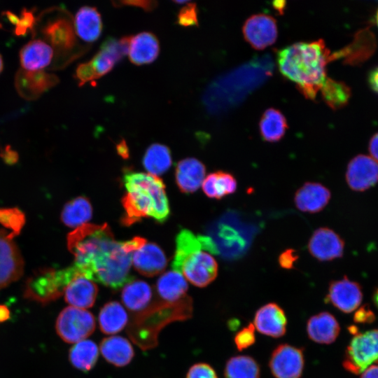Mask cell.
I'll return each instance as SVG.
<instances>
[{
    "label": "cell",
    "mask_w": 378,
    "mask_h": 378,
    "mask_svg": "<svg viewBox=\"0 0 378 378\" xmlns=\"http://www.w3.org/2000/svg\"><path fill=\"white\" fill-rule=\"evenodd\" d=\"M99 356L97 344L92 340H83L76 343L70 349L69 358L76 368L82 371L90 370L96 364Z\"/></svg>",
    "instance_id": "obj_36"
},
{
    "label": "cell",
    "mask_w": 378,
    "mask_h": 378,
    "mask_svg": "<svg viewBox=\"0 0 378 378\" xmlns=\"http://www.w3.org/2000/svg\"><path fill=\"white\" fill-rule=\"evenodd\" d=\"M346 181L354 191H365L378 183V162L371 156L358 155L347 165Z\"/></svg>",
    "instance_id": "obj_15"
},
{
    "label": "cell",
    "mask_w": 378,
    "mask_h": 378,
    "mask_svg": "<svg viewBox=\"0 0 378 378\" xmlns=\"http://www.w3.org/2000/svg\"><path fill=\"white\" fill-rule=\"evenodd\" d=\"M369 83L371 88L378 93V67L374 68L370 73Z\"/></svg>",
    "instance_id": "obj_49"
},
{
    "label": "cell",
    "mask_w": 378,
    "mask_h": 378,
    "mask_svg": "<svg viewBox=\"0 0 378 378\" xmlns=\"http://www.w3.org/2000/svg\"><path fill=\"white\" fill-rule=\"evenodd\" d=\"M9 316V312L5 306L0 305V322L6 320Z\"/></svg>",
    "instance_id": "obj_52"
},
{
    "label": "cell",
    "mask_w": 378,
    "mask_h": 378,
    "mask_svg": "<svg viewBox=\"0 0 378 378\" xmlns=\"http://www.w3.org/2000/svg\"><path fill=\"white\" fill-rule=\"evenodd\" d=\"M97 293L94 281L79 274L68 284L63 294L71 306L85 309L93 306Z\"/></svg>",
    "instance_id": "obj_23"
},
{
    "label": "cell",
    "mask_w": 378,
    "mask_h": 378,
    "mask_svg": "<svg viewBox=\"0 0 378 378\" xmlns=\"http://www.w3.org/2000/svg\"><path fill=\"white\" fill-rule=\"evenodd\" d=\"M10 233L0 230V288L18 280L23 274L24 260Z\"/></svg>",
    "instance_id": "obj_10"
},
{
    "label": "cell",
    "mask_w": 378,
    "mask_h": 378,
    "mask_svg": "<svg viewBox=\"0 0 378 378\" xmlns=\"http://www.w3.org/2000/svg\"><path fill=\"white\" fill-rule=\"evenodd\" d=\"M330 190L317 182H305L294 195V204L300 211L316 214L321 211L329 203Z\"/></svg>",
    "instance_id": "obj_18"
},
{
    "label": "cell",
    "mask_w": 378,
    "mask_h": 378,
    "mask_svg": "<svg viewBox=\"0 0 378 378\" xmlns=\"http://www.w3.org/2000/svg\"><path fill=\"white\" fill-rule=\"evenodd\" d=\"M128 316L125 308L116 301L105 304L99 314V324L102 332L115 334L127 325Z\"/></svg>",
    "instance_id": "obj_31"
},
{
    "label": "cell",
    "mask_w": 378,
    "mask_h": 378,
    "mask_svg": "<svg viewBox=\"0 0 378 378\" xmlns=\"http://www.w3.org/2000/svg\"><path fill=\"white\" fill-rule=\"evenodd\" d=\"M260 368L251 356L237 355L230 358L224 368L225 378H260Z\"/></svg>",
    "instance_id": "obj_35"
},
{
    "label": "cell",
    "mask_w": 378,
    "mask_h": 378,
    "mask_svg": "<svg viewBox=\"0 0 378 378\" xmlns=\"http://www.w3.org/2000/svg\"><path fill=\"white\" fill-rule=\"evenodd\" d=\"M132 36L121 38H106L101 45L99 50L89 61L98 78L109 73L115 65L129 52Z\"/></svg>",
    "instance_id": "obj_16"
},
{
    "label": "cell",
    "mask_w": 378,
    "mask_h": 378,
    "mask_svg": "<svg viewBox=\"0 0 378 378\" xmlns=\"http://www.w3.org/2000/svg\"><path fill=\"white\" fill-rule=\"evenodd\" d=\"M369 151L371 157L378 162V132L370 141Z\"/></svg>",
    "instance_id": "obj_48"
},
{
    "label": "cell",
    "mask_w": 378,
    "mask_h": 378,
    "mask_svg": "<svg viewBox=\"0 0 378 378\" xmlns=\"http://www.w3.org/2000/svg\"><path fill=\"white\" fill-rule=\"evenodd\" d=\"M186 378H218V376L210 365L199 363L190 368Z\"/></svg>",
    "instance_id": "obj_42"
},
{
    "label": "cell",
    "mask_w": 378,
    "mask_h": 378,
    "mask_svg": "<svg viewBox=\"0 0 378 378\" xmlns=\"http://www.w3.org/2000/svg\"><path fill=\"white\" fill-rule=\"evenodd\" d=\"M192 298L186 295L178 301L158 300L136 313L130 321L127 333L134 342L146 350L157 345L160 330L175 321H184L192 314Z\"/></svg>",
    "instance_id": "obj_4"
},
{
    "label": "cell",
    "mask_w": 378,
    "mask_h": 378,
    "mask_svg": "<svg viewBox=\"0 0 378 378\" xmlns=\"http://www.w3.org/2000/svg\"><path fill=\"white\" fill-rule=\"evenodd\" d=\"M363 293L360 286L348 277L332 281L328 286L326 302L340 311L349 314L356 310L361 304Z\"/></svg>",
    "instance_id": "obj_12"
},
{
    "label": "cell",
    "mask_w": 378,
    "mask_h": 378,
    "mask_svg": "<svg viewBox=\"0 0 378 378\" xmlns=\"http://www.w3.org/2000/svg\"><path fill=\"white\" fill-rule=\"evenodd\" d=\"M360 378H378V365L368 367L361 373Z\"/></svg>",
    "instance_id": "obj_50"
},
{
    "label": "cell",
    "mask_w": 378,
    "mask_h": 378,
    "mask_svg": "<svg viewBox=\"0 0 378 378\" xmlns=\"http://www.w3.org/2000/svg\"><path fill=\"white\" fill-rule=\"evenodd\" d=\"M269 368L274 378H300L304 368L303 349L288 344L278 345L272 352Z\"/></svg>",
    "instance_id": "obj_9"
},
{
    "label": "cell",
    "mask_w": 378,
    "mask_h": 378,
    "mask_svg": "<svg viewBox=\"0 0 378 378\" xmlns=\"http://www.w3.org/2000/svg\"><path fill=\"white\" fill-rule=\"evenodd\" d=\"M202 188L208 197L220 200L236 192L237 182L232 174L217 171L205 176Z\"/></svg>",
    "instance_id": "obj_29"
},
{
    "label": "cell",
    "mask_w": 378,
    "mask_h": 378,
    "mask_svg": "<svg viewBox=\"0 0 378 378\" xmlns=\"http://www.w3.org/2000/svg\"><path fill=\"white\" fill-rule=\"evenodd\" d=\"M153 297L150 285L142 280H130L122 288L121 299L125 306L130 311L139 312L146 309Z\"/></svg>",
    "instance_id": "obj_28"
},
{
    "label": "cell",
    "mask_w": 378,
    "mask_h": 378,
    "mask_svg": "<svg viewBox=\"0 0 378 378\" xmlns=\"http://www.w3.org/2000/svg\"><path fill=\"white\" fill-rule=\"evenodd\" d=\"M0 223L10 232L13 237L18 235L25 224V216L18 208H1Z\"/></svg>",
    "instance_id": "obj_39"
},
{
    "label": "cell",
    "mask_w": 378,
    "mask_h": 378,
    "mask_svg": "<svg viewBox=\"0 0 378 378\" xmlns=\"http://www.w3.org/2000/svg\"><path fill=\"white\" fill-rule=\"evenodd\" d=\"M76 34L86 42L97 41L102 31L101 15L95 7L85 6L76 13L74 18Z\"/></svg>",
    "instance_id": "obj_26"
},
{
    "label": "cell",
    "mask_w": 378,
    "mask_h": 378,
    "mask_svg": "<svg viewBox=\"0 0 378 378\" xmlns=\"http://www.w3.org/2000/svg\"><path fill=\"white\" fill-rule=\"evenodd\" d=\"M255 330L253 323H250L235 334L234 342L238 351H242L255 343Z\"/></svg>",
    "instance_id": "obj_40"
},
{
    "label": "cell",
    "mask_w": 378,
    "mask_h": 378,
    "mask_svg": "<svg viewBox=\"0 0 378 378\" xmlns=\"http://www.w3.org/2000/svg\"><path fill=\"white\" fill-rule=\"evenodd\" d=\"M41 32L56 50L66 52L76 46L75 29L73 23L65 17L50 20L43 27Z\"/></svg>",
    "instance_id": "obj_20"
},
{
    "label": "cell",
    "mask_w": 378,
    "mask_h": 378,
    "mask_svg": "<svg viewBox=\"0 0 378 378\" xmlns=\"http://www.w3.org/2000/svg\"><path fill=\"white\" fill-rule=\"evenodd\" d=\"M182 27H190L198 24L197 6L194 3H188L179 10L177 22Z\"/></svg>",
    "instance_id": "obj_41"
},
{
    "label": "cell",
    "mask_w": 378,
    "mask_h": 378,
    "mask_svg": "<svg viewBox=\"0 0 378 378\" xmlns=\"http://www.w3.org/2000/svg\"><path fill=\"white\" fill-rule=\"evenodd\" d=\"M100 351L106 361L117 367L129 364L134 354L130 342L120 336L104 338L100 344Z\"/></svg>",
    "instance_id": "obj_27"
},
{
    "label": "cell",
    "mask_w": 378,
    "mask_h": 378,
    "mask_svg": "<svg viewBox=\"0 0 378 378\" xmlns=\"http://www.w3.org/2000/svg\"><path fill=\"white\" fill-rule=\"evenodd\" d=\"M115 6H130L139 7L146 11H151L157 7L158 3L155 1H122L116 4Z\"/></svg>",
    "instance_id": "obj_45"
},
{
    "label": "cell",
    "mask_w": 378,
    "mask_h": 378,
    "mask_svg": "<svg viewBox=\"0 0 378 378\" xmlns=\"http://www.w3.org/2000/svg\"><path fill=\"white\" fill-rule=\"evenodd\" d=\"M78 274L74 266L59 270L40 269L27 279L24 296L44 303L54 300L63 294L66 286Z\"/></svg>",
    "instance_id": "obj_6"
},
{
    "label": "cell",
    "mask_w": 378,
    "mask_h": 378,
    "mask_svg": "<svg viewBox=\"0 0 378 378\" xmlns=\"http://www.w3.org/2000/svg\"><path fill=\"white\" fill-rule=\"evenodd\" d=\"M95 325V319L91 312L69 306L58 315L55 328L63 341L76 344L88 337L94 332Z\"/></svg>",
    "instance_id": "obj_8"
},
{
    "label": "cell",
    "mask_w": 378,
    "mask_h": 378,
    "mask_svg": "<svg viewBox=\"0 0 378 378\" xmlns=\"http://www.w3.org/2000/svg\"><path fill=\"white\" fill-rule=\"evenodd\" d=\"M118 152V153L124 157L126 158L128 156V148L127 146V144H125V141H122L117 146Z\"/></svg>",
    "instance_id": "obj_51"
},
{
    "label": "cell",
    "mask_w": 378,
    "mask_h": 378,
    "mask_svg": "<svg viewBox=\"0 0 378 378\" xmlns=\"http://www.w3.org/2000/svg\"><path fill=\"white\" fill-rule=\"evenodd\" d=\"M205 176V165L197 158H184L176 165V183L182 192L192 193L197 191Z\"/></svg>",
    "instance_id": "obj_22"
},
{
    "label": "cell",
    "mask_w": 378,
    "mask_h": 378,
    "mask_svg": "<svg viewBox=\"0 0 378 378\" xmlns=\"http://www.w3.org/2000/svg\"><path fill=\"white\" fill-rule=\"evenodd\" d=\"M206 246L203 237H197L190 231L181 230L176 237V251L172 267L192 285L203 288L218 276V265L209 253L202 251Z\"/></svg>",
    "instance_id": "obj_5"
},
{
    "label": "cell",
    "mask_w": 378,
    "mask_h": 378,
    "mask_svg": "<svg viewBox=\"0 0 378 378\" xmlns=\"http://www.w3.org/2000/svg\"><path fill=\"white\" fill-rule=\"evenodd\" d=\"M376 363H378V329L354 333L342 362L344 369L359 374Z\"/></svg>",
    "instance_id": "obj_7"
},
{
    "label": "cell",
    "mask_w": 378,
    "mask_h": 378,
    "mask_svg": "<svg viewBox=\"0 0 378 378\" xmlns=\"http://www.w3.org/2000/svg\"><path fill=\"white\" fill-rule=\"evenodd\" d=\"M373 313L366 308H360L356 312L354 316L355 321L358 323H367L371 322L374 320Z\"/></svg>",
    "instance_id": "obj_46"
},
{
    "label": "cell",
    "mask_w": 378,
    "mask_h": 378,
    "mask_svg": "<svg viewBox=\"0 0 378 378\" xmlns=\"http://www.w3.org/2000/svg\"><path fill=\"white\" fill-rule=\"evenodd\" d=\"M374 303L376 304V305L378 307V288L376 290V291L374 293Z\"/></svg>",
    "instance_id": "obj_53"
},
{
    "label": "cell",
    "mask_w": 378,
    "mask_h": 378,
    "mask_svg": "<svg viewBox=\"0 0 378 378\" xmlns=\"http://www.w3.org/2000/svg\"><path fill=\"white\" fill-rule=\"evenodd\" d=\"M187 280L179 272L172 270L162 274L156 284L158 295L162 300L169 302L184 298L188 290Z\"/></svg>",
    "instance_id": "obj_30"
},
{
    "label": "cell",
    "mask_w": 378,
    "mask_h": 378,
    "mask_svg": "<svg viewBox=\"0 0 378 378\" xmlns=\"http://www.w3.org/2000/svg\"><path fill=\"white\" fill-rule=\"evenodd\" d=\"M132 264L141 274L150 277L161 273L167 267L164 251L154 243H146L132 253Z\"/></svg>",
    "instance_id": "obj_19"
},
{
    "label": "cell",
    "mask_w": 378,
    "mask_h": 378,
    "mask_svg": "<svg viewBox=\"0 0 378 378\" xmlns=\"http://www.w3.org/2000/svg\"><path fill=\"white\" fill-rule=\"evenodd\" d=\"M75 77L79 86L98 79L90 62L80 64L76 69Z\"/></svg>",
    "instance_id": "obj_43"
},
{
    "label": "cell",
    "mask_w": 378,
    "mask_h": 378,
    "mask_svg": "<svg viewBox=\"0 0 378 378\" xmlns=\"http://www.w3.org/2000/svg\"><path fill=\"white\" fill-rule=\"evenodd\" d=\"M142 164L148 174L156 176L162 175L172 166L171 151L165 145L153 144L146 149Z\"/></svg>",
    "instance_id": "obj_34"
},
{
    "label": "cell",
    "mask_w": 378,
    "mask_h": 378,
    "mask_svg": "<svg viewBox=\"0 0 378 378\" xmlns=\"http://www.w3.org/2000/svg\"><path fill=\"white\" fill-rule=\"evenodd\" d=\"M246 41L255 49L263 50L277 38L276 20L272 15L258 13L250 16L242 27Z\"/></svg>",
    "instance_id": "obj_11"
},
{
    "label": "cell",
    "mask_w": 378,
    "mask_h": 378,
    "mask_svg": "<svg viewBox=\"0 0 378 378\" xmlns=\"http://www.w3.org/2000/svg\"><path fill=\"white\" fill-rule=\"evenodd\" d=\"M59 82L58 77L44 70L27 71L20 69L15 78L18 93L27 100H34Z\"/></svg>",
    "instance_id": "obj_13"
},
{
    "label": "cell",
    "mask_w": 378,
    "mask_h": 378,
    "mask_svg": "<svg viewBox=\"0 0 378 378\" xmlns=\"http://www.w3.org/2000/svg\"><path fill=\"white\" fill-rule=\"evenodd\" d=\"M52 57V46L40 39L30 41L20 51L22 69L27 71L43 70L50 64Z\"/></svg>",
    "instance_id": "obj_25"
},
{
    "label": "cell",
    "mask_w": 378,
    "mask_h": 378,
    "mask_svg": "<svg viewBox=\"0 0 378 378\" xmlns=\"http://www.w3.org/2000/svg\"><path fill=\"white\" fill-rule=\"evenodd\" d=\"M1 156L6 162L13 163L18 160L17 153L13 150L8 146H6L4 150L1 151Z\"/></svg>",
    "instance_id": "obj_47"
},
{
    "label": "cell",
    "mask_w": 378,
    "mask_h": 378,
    "mask_svg": "<svg viewBox=\"0 0 378 378\" xmlns=\"http://www.w3.org/2000/svg\"><path fill=\"white\" fill-rule=\"evenodd\" d=\"M74 265L86 278L113 289L130 281L132 253L117 241L109 226L85 223L67 235Z\"/></svg>",
    "instance_id": "obj_1"
},
{
    "label": "cell",
    "mask_w": 378,
    "mask_h": 378,
    "mask_svg": "<svg viewBox=\"0 0 378 378\" xmlns=\"http://www.w3.org/2000/svg\"><path fill=\"white\" fill-rule=\"evenodd\" d=\"M4 17L14 26L13 32L16 36H24L32 31L35 24L34 11L23 8L20 16L7 10L4 13Z\"/></svg>",
    "instance_id": "obj_38"
},
{
    "label": "cell",
    "mask_w": 378,
    "mask_h": 378,
    "mask_svg": "<svg viewBox=\"0 0 378 378\" xmlns=\"http://www.w3.org/2000/svg\"><path fill=\"white\" fill-rule=\"evenodd\" d=\"M253 324L260 333L273 338H279L286 332L287 318L284 309L279 304L270 302L256 311Z\"/></svg>",
    "instance_id": "obj_17"
},
{
    "label": "cell",
    "mask_w": 378,
    "mask_h": 378,
    "mask_svg": "<svg viewBox=\"0 0 378 378\" xmlns=\"http://www.w3.org/2000/svg\"><path fill=\"white\" fill-rule=\"evenodd\" d=\"M377 22H378V12H377Z\"/></svg>",
    "instance_id": "obj_55"
},
{
    "label": "cell",
    "mask_w": 378,
    "mask_h": 378,
    "mask_svg": "<svg viewBox=\"0 0 378 378\" xmlns=\"http://www.w3.org/2000/svg\"><path fill=\"white\" fill-rule=\"evenodd\" d=\"M320 90L324 102L334 110L346 106L351 96L350 88L344 83L328 77Z\"/></svg>",
    "instance_id": "obj_37"
},
{
    "label": "cell",
    "mask_w": 378,
    "mask_h": 378,
    "mask_svg": "<svg viewBox=\"0 0 378 378\" xmlns=\"http://www.w3.org/2000/svg\"><path fill=\"white\" fill-rule=\"evenodd\" d=\"M3 67H4L3 59H2L1 55H0V74L1 73L3 70Z\"/></svg>",
    "instance_id": "obj_54"
},
{
    "label": "cell",
    "mask_w": 378,
    "mask_h": 378,
    "mask_svg": "<svg viewBox=\"0 0 378 378\" xmlns=\"http://www.w3.org/2000/svg\"><path fill=\"white\" fill-rule=\"evenodd\" d=\"M298 258L299 256L295 250L288 248L279 255L278 262L281 268L291 270L294 268V264Z\"/></svg>",
    "instance_id": "obj_44"
},
{
    "label": "cell",
    "mask_w": 378,
    "mask_h": 378,
    "mask_svg": "<svg viewBox=\"0 0 378 378\" xmlns=\"http://www.w3.org/2000/svg\"><path fill=\"white\" fill-rule=\"evenodd\" d=\"M123 183L127 190L122 198L123 225H130L146 217L158 223L167 219L170 212L169 202L165 186L158 176L128 171L123 176Z\"/></svg>",
    "instance_id": "obj_3"
},
{
    "label": "cell",
    "mask_w": 378,
    "mask_h": 378,
    "mask_svg": "<svg viewBox=\"0 0 378 378\" xmlns=\"http://www.w3.org/2000/svg\"><path fill=\"white\" fill-rule=\"evenodd\" d=\"M331 54L322 39L297 42L279 50L277 64L281 73L294 82L306 98L314 99L327 78Z\"/></svg>",
    "instance_id": "obj_2"
},
{
    "label": "cell",
    "mask_w": 378,
    "mask_h": 378,
    "mask_svg": "<svg viewBox=\"0 0 378 378\" xmlns=\"http://www.w3.org/2000/svg\"><path fill=\"white\" fill-rule=\"evenodd\" d=\"M159 52V41L153 33L144 31L131 37L128 54L132 63L136 65L152 63Z\"/></svg>",
    "instance_id": "obj_24"
},
{
    "label": "cell",
    "mask_w": 378,
    "mask_h": 378,
    "mask_svg": "<svg viewBox=\"0 0 378 378\" xmlns=\"http://www.w3.org/2000/svg\"><path fill=\"white\" fill-rule=\"evenodd\" d=\"M306 330L312 341L321 344H330L337 338L340 327L332 314L321 312L307 320Z\"/></svg>",
    "instance_id": "obj_21"
},
{
    "label": "cell",
    "mask_w": 378,
    "mask_h": 378,
    "mask_svg": "<svg viewBox=\"0 0 378 378\" xmlns=\"http://www.w3.org/2000/svg\"><path fill=\"white\" fill-rule=\"evenodd\" d=\"M92 216V207L89 200L79 196L65 204L61 213V220L65 225L77 228L90 220Z\"/></svg>",
    "instance_id": "obj_33"
},
{
    "label": "cell",
    "mask_w": 378,
    "mask_h": 378,
    "mask_svg": "<svg viewBox=\"0 0 378 378\" xmlns=\"http://www.w3.org/2000/svg\"><path fill=\"white\" fill-rule=\"evenodd\" d=\"M259 129L265 141L272 143L279 141L288 129L286 118L279 110L267 108L261 116Z\"/></svg>",
    "instance_id": "obj_32"
},
{
    "label": "cell",
    "mask_w": 378,
    "mask_h": 378,
    "mask_svg": "<svg viewBox=\"0 0 378 378\" xmlns=\"http://www.w3.org/2000/svg\"><path fill=\"white\" fill-rule=\"evenodd\" d=\"M307 248L312 257L324 262L342 257L344 242L341 237L328 227H319L310 237Z\"/></svg>",
    "instance_id": "obj_14"
}]
</instances>
